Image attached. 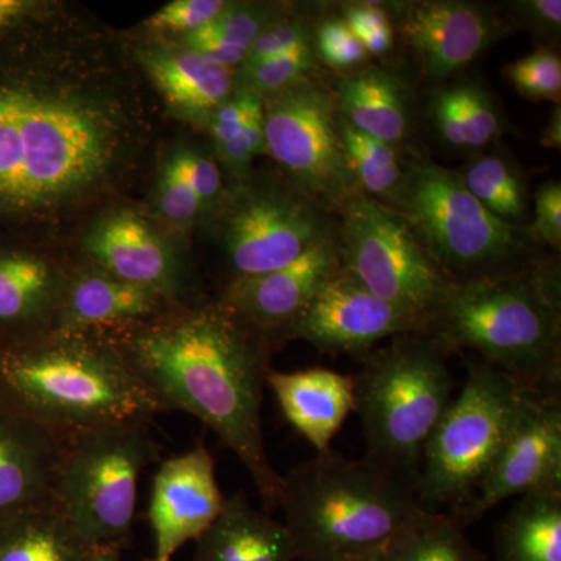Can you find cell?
<instances>
[{
    "mask_svg": "<svg viewBox=\"0 0 561 561\" xmlns=\"http://www.w3.org/2000/svg\"><path fill=\"white\" fill-rule=\"evenodd\" d=\"M169 302L157 291L108 273H81L66 286L55 331L94 334L108 328H135L157 319Z\"/></svg>",
    "mask_w": 561,
    "mask_h": 561,
    "instance_id": "obj_21",
    "label": "cell"
},
{
    "mask_svg": "<svg viewBox=\"0 0 561 561\" xmlns=\"http://www.w3.org/2000/svg\"><path fill=\"white\" fill-rule=\"evenodd\" d=\"M343 151L357 187L375 201L390 202L402 181L400 157L391 144L365 135L341 117Z\"/></svg>",
    "mask_w": 561,
    "mask_h": 561,
    "instance_id": "obj_29",
    "label": "cell"
},
{
    "mask_svg": "<svg viewBox=\"0 0 561 561\" xmlns=\"http://www.w3.org/2000/svg\"><path fill=\"white\" fill-rule=\"evenodd\" d=\"M221 0H175L150 18V27L162 32L191 33L201 31L227 9Z\"/></svg>",
    "mask_w": 561,
    "mask_h": 561,
    "instance_id": "obj_35",
    "label": "cell"
},
{
    "mask_svg": "<svg viewBox=\"0 0 561 561\" xmlns=\"http://www.w3.org/2000/svg\"><path fill=\"white\" fill-rule=\"evenodd\" d=\"M119 546H99L91 548L84 561H124Z\"/></svg>",
    "mask_w": 561,
    "mask_h": 561,
    "instance_id": "obj_48",
    "label": "cell"
},
{
    "mask_svg": "<svg viewBox=\"0 0 561 561\" xmlns=\"http://www.w3.org/2000/svg\"><path fill=\"white\" fill-rule=\"evenodd\" d=\"M332 236L327 209L301 191L247 192L225 220L232 279L278 271Z\"/></svg>",
    "mask_w": 561,
    "mask_h": 561,
    "instance_id": "obj_12",
    "label": "cell"
},
{
    "mask_svg": "<svg viewBox=\"0 0 561 561\" xmlns=\"http://www.w3.org/2000/svg\"><path fill=\"white\" fill-rule=\"evenodd\" d=\"M434 122L437 131L449 146L465 147L463 121H461L460 87L442 91L434 102Z\"/></svg>",
    "mask_w": 561,
    "mask_h": 561,
    "instance_id": "obj_43",
    "label": "cell"
},
{
    "mask_svg": "<svg viewBox=\"0 0 561 561\" xmlns=\"http://www.w3.org/2000/svg\"><path fill=\"white\" fill-rule=\"evenodd\" d=\"M65 446L0 394V516L54 502Z\"/></svg>",
    "mask_w": 561,
    "mask_h": 561,
    "instance_id": "obj_18",
    "label": "cell"
},
{
    "mask_svg": "<svg viewBox=\"0 0 561 561\" xmlns=\"http://www.w3.org/2000/svg\"><path fill=\"white\" fill-rule=\"evenodd\" d=\"M84 247L101 271L114 278L157 291L168 301L183 290L171 250L131 210H119L99 221Z\"/></svg>",
    "mask_w": 561,
    "mask_h": 561,
    "instance_id": "obj_19",
    "label": "cell"
},
{
    "mask_svg": "<svg viewBox=\"0 0 561 561\" xmlns=\"http://www.w3.org/2000/svg\"><path fill=\"white\" fill-rule=\"evenodd\" d=\"M341 267V247L332 236L278 271L232 279L220 305L264 337L273 332L289 335L313 295Z\"/></svg>",
    "mask_w": 561,
    "mask_h": 561,
    "instance_id": "obj_16",
    "label": "cell"
},
{
    "mask_svg": "<svg viewBox=\"0 0 561 561\" xmlns=\"http://www.w3.org/2000/svg\"><path fill=\"white\" fill-rule=\"evenodd\" d=\"M117 144L116 124L95 103L0 76V219L87 190Z\"/></svg>",
    "mask_w": 561,
    "mask_h": 561,
    "instance_id": "obj_2",
    "label": "cell"
},
{
    "mask_svg": "<svg viewBox=\"0 0 561 561\" xmlns=\"http://www.w3.org/2000/svg\"><path fill=\"white\" fill-rule=\"evenodd\" d=\"M421 331L524 387L560 390V279L546 267L453 283Z\"/></svg>",
    "mask_w": 561,
    "mask_h": 561,
    "instance_id": "obj_4",
    "label": "cell"
},
{
    "mask_svg": "<svg viewBox=\"0 0 561 561\" xmlns=\"http://www.w3.org/2000/svg\"><path fill=\"white\" fill-rule=\"evenodd\" d=\"M449 353L427 332H409L373 354L353 378L365 459L413 486L427 442L454 400Z\"/></svg>",
    "mask_w": 561,
    "mask_h": 561,
    "instance_id": "obj_6",
    "label": "cell"
},
{
    "mask_svg": "<svg viewBox=\"0 0 561 561\" xmlns=\"http://www.w3.org/2000/svg\"><path fill=\"white\" fill-rule=\"evenodd\" d=\"M460 393L435 427L421 461L416 496L430 512L461 511L485 478L529 387L470 360Z\"/></svg>",
    "mask_w": 561,
    "mask_h": 561,
    "instance_id": "obj_7",
    "label": "cell"
},
{
    "mask_svg": "<svg viewBox=\"0 0 561 561\" xmlns=\"http://www.w3.org/2000/svg\"><path fill=\"white\" fill-rule=\"evenodd\" d=\"M264 27V20L256 11L227 7L216 20L210 21L201 31L186 36L221 41V43L249 50Z\"/></svg>",
    "mask_w": 561,
    "mask_h": 561,
    "instance_id": "obj_37",
    "label": "cell"
},
{
    "mask_svg": "<svg viewBox=\"0 0 561 561\" xmlns=\"http://www.w3.org/2000/svg\"><path fill=\"white\" fill-rule=\"evenodd\" d=\"M401 32L431 79H446L470 65L500 32L496 18L482 5L459 0L409 3Z\"/></svg>",
    "mask_w": 561,
    "mask_h": 561,
    "instance_id": "obj_17",
    "label": "cell"
},
{
    "mask_svg": "<svg viewBox=\"0 0 561 561\" xmlns=\"http://www.w3.org/2000/svg\"><path fill=\"white\" fill-rule=\"evenodd\" d=\"M342 265L365 289L419 321L420 331L453 280L390 206L357 194L342 206Z\"/></svg>",
    "mask_w": 561,
    "mask_h": 561,
    "instance_id": "obj_10",
    "label": "cell"
},
{
    "mask_svg": "<svg viewBox=\"0 0 561 561\" xmlns=\"http://www.w3.org/2000/svg\"><path fill=\"white\" fill-rule=\"evenodd\" d=\"M202 208L201 198L192 190L191 184L187 183L186 176L181 172L179 161L173 157L161 175V213L175 224H190Z\"/></svg>",
    "mask_w": 561,
    "mask_h": 561,
    "instance_id": "obj_38",
    "label": "cell"
},
{
    "mask_svg": "<svg viewBox=\"0 0 561 561\" xmlns=\"http://www.w3.org/2000/svg\"><path fill=\"white\" fill-rule=\"evenodd\" d=\"M264 150V110L251 117L249 125L243 128L238 138L219 149L221 158L232 168L238 169L245 168L257 153Z\"/></svg>",
    "mask_w": 561,
    "mask_h": 561,
    "instance_id": "obj_44",
    "label": "cell"
},
{
    "mask_svg": "<svg viewBox=\"0 0 561 561\" xmlns=\"http://www.w3.org/2000/svg\"><path fill=\"white\" fill-rule=\"evenodd\" d=\"M561 144V111L560 106H557L553 111L551 121H549L548 127L542 133L541 146L549 147V149H560Z\"/></svg>",
    "mask_w": 561,
    "mask_h": 561,
    "instance_id": "obj_47",
    "label": "cell"
},
{
    "mask_svg": "<svg viewBox=\"0 0 561 561\" xmlns=\"http://www.w3.org/2000/svg\"><path fill=\"white\" fill-rule=\"evenodd\" d=\"M516 91L530 101L560 102L561 60L559 54L540 47L504 69Z\"/></svg>",
    "mask_w": 561,
    "mask_h": 561,
    "instance_id": "obj_32",
    "label": "cell"
},
{
    "mask_svg": "<svg viewBox=\"0 0 561 561\" xmlns=\"http://www.w3.org/2000/svg\"><path fill=\"white\" fill-rule=\"evenodd\" d=\"M225 501L216 463L205 446L162 461L149 504L154 541L151 561H171L186 542L197 540L219 518Z\"/></svg>",
    "mask_w": 561,
    "mask_h": 561,
    "instance_id": "obj_15",
    "label": "cell"
},
{
    "mask_svg": "<svg viewBox=\"0 0 561 561\" xmlns=\"http://www.w3.org/2000/svg\"><path fill=\"white\" fill-rule=\"evenodd\" d=\"M343 21L360 41L367 55H382L393 46V28L382 7L375 3H353L346 7Z\"/></svg>",
    "mask_w": 561,
    "mask_h": 561,
    "instance_id": "obj_36",
    "label": "cell"
},
{
    "mask_svg": "<svg viewBox=\"0 0 561 561\" xmlns=\"http://www.w3.org/2000/svg\"><path fill=\"white\" fill-rule=\"evenodd\" d=\"M341 561H381V557H379V552H373L365 553V556L351 557V559Z\"/></svg>",
    "mask_w": 561,
    "mask_h": 561,
    "instance_id": "obj_49",
    "label": "cell"
},
{
    "mask_svg": "<svg viewBox=\"0 0 561 561\" xmlns=\"http://www.w3.org/2000/svg\"><path fill=\"white\" fill-rule=\"evenodd\" d=\"M467 190L494 216L516 225L526 213V191L508 162L497 157L479 158L460 173Z\"/></svg>",
    "mask_w": 561,
    "mask_h": 561,
    "instance_id": "obj_30",
    "label": "cell"
},
{
    "mask_svg": "<svg viewBox=\"0 0 561 561\" xmlns=\"http://www.w3.org/2000/svg\"><path fill=\"white\" fill-rule=\"evenodd\" d=\"M531 234L538 242L553 250L561 247V184L559 181L542 184L535 194V219Z\"/></svg>",
    "mask_w": 561,
    "mask_h": 561,
    "instance_id": "obj_41",
    "label": "cell"
},
{
    "mask_svg": "<svg viewBox=\"0 0 561 561\" xmlns=\"http://www.w3.org/2000/svg\"><path fill=\"white\" fill-rule=\"evenodd\" d=\"M262 110V98L256 92L243 90L230 101L225 102L219 110L214 111L210 119V133L217 147H224L238 138L243 128L249 125L251 117Z\"/></svg>",
    "mask_w": 561,
    "mask_h": 561,
    "instance_id": "obj_39",
    "label": "cell"
},
{
    "mask_svg": "<svg viewBox=\"0 0 561 561\" xmlns=\"http://www.w3.org/2000/svg\"><path fill=\"white\" fill-rule=\"evenodd\" d=\"M339 116L351 127L382 142H400L409 131L404 90L390 72L360 70L339 81L334 92Z\"/></svg>",
    "mask_w": 561,
    "mask_h": 561,
    "instance_id": "obj_23",
    "label": "cell"
},
{
    "mask_svg": "<svg viewBox=\"0 0 561 561\" xmlns=\"http://www.w3.org/2000/svg\"><path fill=\"white\" fill-rule=\"evenodd\" d=\"M0 394L65 442L161 412L117 343L77 332L0 353Z\"/></svg>",
    "mask_w": 561,
    "mask_h": 561,
    "instance_id": "obj_3",
    "label": "cell"
},
{
    "mask_svg": "<svg viewBox=\"0 0 561 561\" xmlns=\"http://www.w3.org/2000/svg\"><path fill=\"white\" fill-rule=\"evenodd\" d=\"M90 551L55 502L0 516V561H84Z\"/></svg>",
    "mask_w": 561,
    "mask_h": 561,
    "instance_id": "obj_26",
    "label": "cell"
},
{
    "mask_svg": "<svg viewBox=\"0 0 561 561\" xmlns=\"http://www.w3.org/2000/svg\"><path fill=\"white\" fill-rule=\"evenodd\" d=\"M116 343L161 412L202 421L249 471L265 512L278 508L280 476L262 437L264 335L219 302L140 324Z\"/></svg>",
    "mask_w": 561,
    "mask_h": 561,
    "instance_id": "obj_1",
    "label": "cell"
},
{
    "mask_svg": "<svg viewBox=\"0 0 561 561\" xmlns=\"http://www.w3.org/2000/svg\"><path fill=\"white\" fill-rule=\"evenodd\" d=\"M313 57L316 54L312 43L306 41L286 54L276 55L256 65L243 66L247 90L260 95H272L297 87L309 80V73L313 69Z\"/></svg>",
    "mask_w": 561,
    "mask_h": 561,
    "instance_id": "obj_31",
    "label": "cell"
},
{
    "mask_svg": "<svg viewBox=\"0 0 561 561\" xmlns=\"http://www.w3.org/2000/svg\"><path fill=\"white\" fill-rule=\"evenodd\" d=\"M496 561H561V491L519 496L497 527Z\"/></svg>",
    "mask_w": 561,
    "mask_h": 561,
    "instance_id": "obj_27",
    "label": "cell"
},
{
    "mask_svg": "<svg viewBox=\"0 0 561 561\" xmlns=\"http://www.w3.org/2000/svg\"><path fill=\"white\" fill-rule=\"evenodd\" d=\"M467 526L449 512H420L379 552L381 561H486L468 538Z\"/></svg>",
    "mask_w": 561,
    "mask_h": 561,
    "instance_id": "obj_28",
    "label": "cell"
},
{
    "mask_svg": "<svg viewBox=\"0 0 561 561\" xmlns=\"http://www.w3.org/2000/svg\"><path fill=\"white\" fill-rule=\"evenodd\" d=\"M413 331H420L419 321L365 289L342 265L313 295L289 337L327 353H360Z\"/></svg>",
    "mask_w": 561,
    "mask_h": 561,
    "instance_id": "obj_14",
    "label": "cell"
},
{
    "mask_svg": "<svg viewBox=\"0 0 561 561\" xmlns=\"http://www.w3.org/2000/svg\"><path fill=\"white\" fill-rule=\"evenodd\" d=\"M60 279L46 261L24 251H0V324H57L62 295Z\"/></svg>",
    "mask_w": 561,
    "mask_h": 561,
    "instance_id": "obj_25",
    "label": "cell"
},
{
    "mask_svg": "<svg viewBox=\"0 0 561 561\" xmlns=\"http://www.w3.org/2000/svg\"><path fill=\"white\" fill-rule=\"evenodd\" d=\"M513 9L530 28L538 32H559L561 25L560 0H524Z\"/></svg>",
    "mask_w": 561,
    "mask_h": 561,
    "instance_id": "obj_45",
    "label": "cell"
},
{
    "mask_svg": "<svg viewBox=\"0 0 561 561\" xmlns=\"http://www.w3.org/2000/svg\"><path fill=\"white\" fill-rule=\"evenodd\" d=\"M540 491H561L560 390L527 389L500 454L454 515L468 527L502 501Z\"/></svg>",
    "mask_w": 561,
    "mask_h": 561,
    "instance_id": "obj_13",
    "label": "cell"
},
{
    "mask_svg": "<svg viewBox=\"0 0 561 561\" xmlns=\"http://www.w3.org/2000/svg\"><path fill=\"white\" fill-rule=\"evenodd\" d=\"M192 561H298L286 524L257 511L245 493L225 501L224 511L195 540Z\"/></svg>",
    "mask_w": 561,
    "mask_h": 561,
    "instance_id": "obj_22",
    "label": "cell"
},
{
    "mask_svg": "<svg viewBox=\"0 0 561 561\" xmlns=\"http://www.w3.org/2000/svg\"><path fill=\"white\" fill-rule=\"evenodd\" d=\"M279 508L298 561L381 552L424 511L412 483L332 449L280 476Z\"/></svg>",
    "mask_w": 561,
    "mask_h": 561,
    "instance_id": "obj_5",
    "label": "cell"
},
{
    "mask_svg": "<svg viewBox=\"0 0 561 561\" xmlns=\"http://www.w3.org/2000/svg\"><path fill=\"white\" fill-rule=\"evenodd\" d=\"M267 386L290 426L311 443L317 454L331 451L332 440L354 412L353 378L323 367L271 370Z\"/></svg>",
    "mask_w": 561,
    "mask_h": 561,
    "instance_id": "obj_20",
    "label": "cell"
},
{
    "mask_svg": "<svg viewBox=\"0 0 561 561\" xmlns=\"http://www.w3.org/2000/svg\"><path fill=\"white\" fill-rule=\"evenodd\" d=\"M306 41H311V36L302 22L283 21L265 25L264 31L251 44L242 68L256 65V62L276 57V55L286 54Z\"/></svg>",
    "mask_w": 561,
    "mask_h": 561,
    "instance_id": "obj_40",
    "label": "cell"
},
{
    "mask_svg": "<svg viewBox=\"0 0 561 561\" xmlns=\"http://www.w3.org/2000/svg\"><path fill=\"white\" fill-rule=\"evenodd\" d=\"M316 49L320 60L334 69L356 68L368 57L360 41L350 31L343 18H331L321 22L317 28Z\"/></svg>",
    "mask_w": 561,
    "mask_h": 561,
    "instance_id": "obj_34",
    "label": "cell"
},
{
    "mask_svg": "<svg viewBox=\"0 0 561 561\" xmlns=\"http://www.w3.org/2000/svg\"><path fill=\"white\" fill-rule=\"evenodd\" d=\"M160 456L150 423H125L66 440L54 502L91 548L130 538L139 479Z\"/></svg>",
    "mask_w": 561,
    "mask_h": 561,
    "instance_id": "obj_9",
    "label": "cell"
},
{
    "mask_svg": "<svg viewBox=\"0 0 561 561\" xmlns=\"http://www.w3.org/2000/svg\"><path fill=\"white\" fill-rule=\"evenodd\" d=\"M175 158L181 172L186 176L187 183L191 184L203 205L213 202L220 194L221 175L216 162L206 154L191 150L181 151L175 154Z\"/></svg>",
    "mask_w": 561,
    "mask_h": 561,
    "instance_id": "obj_42",
    "label": "cell"
},
{
    "mask_svg": "<svg viewBox=\"0 0 561 561\" xmlns=\"http://www.w3.org/2000/svg\"><path fill=\"white\" fill-rule=\"evenodd\" d=\"M146 66L168 102L195 116H213L234 90L231 69L195 50L153 51Z\"/></svg>",
    "mask_w": 561,
    "mask_h": 561,
    "instance_id": "obj_24",
    "label": "cell"
},
{
    "mask_svg": "<svg viewBox=\"0 0 561 561\" xmlns=\"http://www.w3.org/2000/svg\"><path fill=\"white\" fill-rule=\"evenodd\" d=\"M390 203L453 283L511 272L505 265L524 249L519 228L491 214L459 172L437 162H415Z\"/></svg>",
    "mask_w": 561,
    "mask_h": 561,
    "instance_id": "obj_8",
    "label": "cell"
},
{
    "mask_svg": "<svg viewBox=\"0 0 561 561\" xmlns=\"http://www.w3.org/2000/svg\"><path fill=\"white\" fill-rule=\"evenodd\" d=\"M27 10L28 3L24 0H0V33L13 27Z\"/></svg>",
    "mask_w": 561,
    "mask_h": 561,
    "instance_id": "obj_46",
    "label": "cell"
},
{
    "mask_svg": "<svg viewBox=\"0 0 561 561\" xmlns=\"http://www.w3.org/2000/svg\"><path fill=\"white\" fill-rule=\"evenodd\" d=\"M264 110L265 151L286 169L298 191L324 209L356 197L341 138L334 92L306 80L268 95Z\"/></svg>",
    "mask_w": 561,
    "mask_h": 561,
    "instance_id": "obj_11",
    "label": "cell"
},
{
    "mask_svg": "<svg viewBox=\"0 0 561 561\" xmlns=\"http://www.w3.org/2000/svg\"><path fill=\"white\" fill-rule=\"evenodd\" d=\"M460 105L465 147L481 149L500 135V116L485 91L474 84H463L460 87Z\"/></svg>",
    "mask_w": 561,
    "mask_h": 561,
    "instance_id": "obj_33",
    "label": "cell"
}]
</instances>
